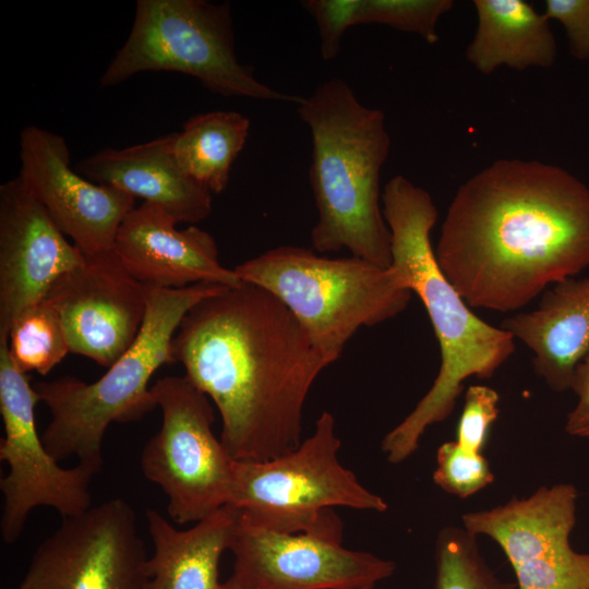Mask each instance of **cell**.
I'll return each instance as SVG.
<instances>
[{"instance_id": "4dcf8cb0", "label": "cell", "mask_w": 589, "mask_h": 589, "mask_svg": "<svg viewBox=\"0 0 589 589\" xmlns=\"http://www.w3.org/2000/svg\"><path fill=\"white\" fill-rule=\"evenodd\" d=\"M224 589H244V588H241L240 586L227 579V581L224 582Z\"/></svg>"}, {"instance_id": "7a4b0ae2", "label": "cell", "mask_w": 589, "mask_h": 589, "mask_svg": "<svg viewBox=\"0 0 589 589\" xmlns=\"http://www.w3.org/2000/svg\"><path fill=\"white\" fill-rule=\"evenodd\" d=\"M171 352L215 404L219 438L239 461L268 460L300 445L306 397L330 364L277 298L247 283L190 309Z\"/></svg>"}, {"instance_id": "ba28073f", "label": "cell", "mask_w": 589, "mask_h": 589, "mask_svg": "<svg viewBox=\"0 0 589 589\" xmlns=\"http://www.w3.org/2000/svg\"><path fill=\"white\" fill-rule=\"evenodd\" d=\"M146 71H173L197 79L225 97L293 103L260 82L239 62L229 2L207 0H137L131 32L107 65L100 87L119 85Z\"/></svg>"}, {"instance_id": "277c9868", "label": "cell", "mask_w": 589, "mask_h": 589, "mask_svg": "<svg viewBox=\"0 0 589 589\" xmlns=\"http://www.w3.org/2000/svg\"><path fill=\"white\" fill-rule=\"evenodd\" d=\"M312 140L309 180L317 220L312 249H346L380 266L392 264V237L383 215L381 171L390 136L384 112L363 105L341 79L321 83L298 105Z\"/></svg>"}, {"instance_id": "4316f807", "label": "cell", "mask_w": 589, "mask_h": 589, "mask_svg": "<svg viewBox=\"0 0 589 589\" xmlns=\"http://www.w3.org/2000/svg\"><path fill=\"white\" fill-rule=\"evenodd\" d=\"M498 401L500 396L492 387L470 386L465 394L454 441L469 452L482 454L490 429L498 416Z\"/></svg>"}, {"instance_id": "3957f363", "label": "cell", "mask_w": 589, "mask_h": 589, "mask_svg": "<svg viewBox=\"0 0 589 589\" xmlns=\"http://www.w3.org/2000/svg\"><path fill=\"white\" fill-rule=\"evenodd\" d=\"M382 208L392 237L390 265L424 305L441 350L432 386L382 440L386 459L400 464L429 426L450 416L468 377L489 378L512 357L515 338L478 317L440 268L431 242L438 214L428 191L397 175L384 187Z\"/></svg>"}, {"instance_id": "9a60e30c", "label": "cell", "mask_w": 589, "mask_h": 589, "mask_svg": "<svg viewBox=\"0 0 589 589\" xmlns=\"http://www.w3.org/2000/svg\"><path fill=\"white\" fill-rule=\"evenodd\" d=\"M20 173L33 196L84 255L113 250L117 231L135 199L92 182L70 166L65 140L28 125L20 134Z\"/></svg>"}, {"instance_id": "603a6c76", "label": "cell", "mask_w": 589, "mask_h": 589, "mask_svg": "<svg viewBox=\"0 0 589 589\" xmlns=\"http://www.w3.org/2000/svg\"><path fill=\"white\" fill-rule=\"evenodd\" d=\"M9 354L24 373L47 375L70 352L60 315L48 299L25 309L13 322Z\"/></svg>"}, {"instance_id": "7402d4cb", "label": "cell", "mask_w": 589, "mask_h": 589, "mask_svg": "<svg viewBox=\"0 0 589 589\" xmlns=\"http://www.w3.org/2000/svg\"><path fill=\"white\" fill-rule=\"evenodd\" d=\"M250 119L232 110L199 113L176 133L173 149L182 169L212 193L227 188L233 161L249 136Z\"/></svg>"}, {"instance_id": "8fae6325", "label": "cell", "mask_w": 589, "mask_h": 589, "mask_svg": "<svg viewBox=\"0 0 589 589\" xmlns=\"http://www.w3.org/2000/svg\"><path fill=\"white\" fill-rule=\"evenodd\" d=\"M148 557L132 506L115 497L62 518L16 589H147Z\"/></svg>"}, {"instance_id": "5b68a950", "label": "cell", "mask_w": 589, "mask_h": 589, "mask_svg": "<svg viewBox=\"0 0 589 589\" xmlns=\"http://www.w3.org/2000/svg\"><path fill=\"white\" fill-rule=\"evenodd\" d=\"M145 287L147 306L140 334L99 380L86 383L63 376L33 383L51 413L41 440L58 462L75 456L79 464L100 471L109 424L139 420L157 407L148 383L160 366L176 363L171 340L183 316L227 288L207 283L180 289Z\"/></svg>"}, {"instance_id": "30bf717a", "label": "cell", "mask_w": 589, "mask_h": 589, "mask_svg": "<svg viewBox=\"0 0 589 589\" xmlns=\"http://www.w3.org/2000/svg\"><path fill=\"white\" fill-rule=\"evenodd\" d=\"M37 402L38 395L27 374L9 354L8 341L0 342V412L4 428L0 459L9 465V473L0 480V531L8 544L19 539L28 514L38 506L52 507L62 518L81 515L92 506L89 483L96 472L82 464L70 469L60 467L37 433Z\"/></svg>"}, {"instance_id": "484cf974", "label": "cell", "mask_w": 589, "mask_h": 589, "mask_svg": "<svg viewBox=\"0 0 589 589\" xmlns=\"http://www.w3.org/2000/svg\"><path fill=\"white\" fill-rule=\"evenodd\" d=\"M493 480L489 461L482 454L469 452L455 441L444 442L437 448L433 481L445 492L466 498Z\"/></svg>"}, {"instance_id": "7c38bea8", "label": "cell", "mask_w": 589, "mask_h": 589, "mask_svg": "<svg viewBox=\"0 0 589 589\" xmlns=\"http://www.w3.org/2000/svg\"><path fill=\"white\" fill-rule=\"evenodd\" d=\"M577 489L569 483L540 486L531 495L461 516L462 527L500 545L517 589H589V553L576 552Z\"/></svg>"}, {"instance_id": "d4e9b609", "label": "cell", "mask_w": 589, "mask_h": 589, "mask_svg": "<svg viewBox=\"0 0 589 589\" xmlns=\"http://www.w3.org/2000/svg\"><path fill=\"white\" fill-rule=\"evenodd\" d=\"M453 7L452 0H359L354 25H385L433 45L438 40L440 19Z\"/></svg>"}, {"instance_id": "6da1fadb", "label": "cell", "mask_w": 589, "mask_h": 589, "mask_svg": "<svg viewBox=\"0 0 589 589\" xmlns=\"http://www.w3.org/2000/svg\"><path fill=\"white\" fill-rule=\"evenodd\" d=\"M434 252L470 308L519 311L589 267V188L558 166L495 160L459 187Z\"/></svg>"}, {"instance_id": "8992f818", "label": "cell", "mask_w": 589, "mask_h": 589, "mask_svg": "<svg viewBox=\"0 0 589 589\" xmlns=\"http://www.w3.org/2000/svg\"><path fill=\"white\" fill-rule=\"evenodd\" d=\"M233 269L242 283L277 298L330 364L361 327L394 318L412 298L392 265L323 256L297 245L267 250Z\"/></svg>"}, {"instance_id": "f1b7e54d", "label": "cell", "mask_w": 589, "mask_h": 589, "mask_svg": "<svg viewBox=\"0 0 589 589\" xmlns=\"http://www.w3.org/2000/svg\"><path fill=\"white\" fill-rule=\"evenodd\" d=\"M543 14L563 25L572 56L589 60V0H546Z\"/></svg>"}, {"instance_id": "9c48e42d", "label": "cell", "mask_w": 589, "mask_h": 589, "mask_svg": "<svg viewBox=\"0 0 589 589\" xmlns=\"http://www.w3.org/2000/svg\"><path fill=\"white\" fill-rule=\"evenodd\" d=\"M151 390L163 421L143 448V474L166 494L173 522H197L229 505L235 459L213 433L211 399L184 375L159 378Z\"/></svg>"}, {"instance_id": "e0dca14e", "label": "cell", "mask_w": 589, "mask_h": 589, "mask_svg": "<svg viewBox=\"0 0 589 589\" xmlns=\"http://www.w3.org/2000/svg\"><path fill=\"white\" fill-rule=\"evenodd\" d=\"M177 224L164 208L146 202L124 217L113 251L132 277L160 289L242 284L235 269L220 264L211 233L194 225L180 230Z\"/></svg>"}, {"instance_id": "44dd1931", "label": "cell", "mask_w": 589, "mask_h": 589, "mask_svg": "<svg viewBox=\"0 0 589 589\" xmlns=\"http://www.w3.org/2000/svg\"><path fill=\"white\" fill-rule=\"evenodd\" d=\"M473 7L477 28L466 58L479 72L546 69L554 63L555 38L543 12L524 0H474Z\"/></svg>"}, {"instance_id": "ffe728a7", "label": "cell", "mask_w": 589, "mask_h": 589, "mask_svg": "<svg viewBox=\"0 0 589 589\" xmlns=\"http://www.w3.org/2000/svg\"><path fill=\"white\" fill-rule=\"evenodd\" d=\"M154 552L148 557L147 589H224L219 562L229 550L238 512L225 505L187 530L147 508Z\"/></svg>"}, {"instance_id": "4fadbf2b", "label": "cell", "mask_w": 589, "mask_h": 589, "mask_svg": "<svg viewBox=\"0 0 589 589\" xmlns=\"http://www.w3.org/2000/svg\"><path fill=\"white\" fill-rule=\"evenodd\" d=\"M228 578L244 589H373L395 572L393 561L353 551L341 540L254 527L238 514Z\"/></svg>"}, {"instance_id": "5bb4252c", "label": "cell", "mask_w": 589, "mask_h": 589, "mask_svg": "<svg viewBox=\"0 0 589 589\" xmlns=\"http://www.w3.org/2000/svg\"><path fill=\"white\" fill-rule=\"evenodd\" d=\"M48 299L58 311L70 352L112 365L136 340L146 314V287L113 250L85 255L62 275Z\"/></svg>"}, {"instance_id": "52a82bcc", "label": "cell", "mask_w": 589, "mask_h": 589, "mask_svg": "<svg viewBox=\"0 0 589 589\" xmlns=\"http://www.w3.org/2000/svg\"><path fill=\"white\" fill-rule=\"evenodd\" d=\"M340 447L335 419L324 411L314 433L296 449L264 461L235 460L229 505L257 528L341 540L342 525L333 507L384 513L388 504L341 465Z\"/></svg>"}, {"instance_id": "2e32d148", "label": "cell", "mask_w": 589, "mask_h": 589, "mask_svg": "<svg viewBox=\"0 0 589 589\" xmlns=\"http://www.w3.org/2000/svg\"><path fill=\"white\" fill-rule=\"evenodd\" d=\"M85 255L69 242L17 176L0 185V342Z\"/></svg>"}, {"instance_id": "83f0119b", "label": "cell", "mask_w": 589, "mask_h": 589, "mask_svg": "<svg viewBox=\"0 0 589 589\" xmlns=\"http://www.w3.org/2000/svg\"><path fill=\"white\" fill-rule=\"evenodd\" d=\"M359 0H306L301 4L315 20L324 60L335 59L346 31L354 25Z\"/></svg>"}, {"instance_id": "f546056e", "label": "cell", "mask_w": 589, "mask_h": 589, "mask_svg": "<svg viewBox=\"0 0 589 589\" xmlns=\"http://www.w3.org/2000/svg\"><path fill=\"white\" fill-rule=\"evenodd\" d=\"M569 389L577 400L566 417L565 432L589 441V351L577 364Z\"/></svg>"}, {"instance_id": "d6986e66", "label": "cell", "mask_w": 589, "mask_h": 589, "mask_svg": "<svg viewBox=\"0 0 589 589\" xmlns=\"http://www.w3.org/2000/svg\"><path fill=\"white\" fill-rule=\"evenodd\" d=\"M501 327L533 353V369L552 390H568L589 351V277L550 287L536 309L505 318Z\"/></svg>"}, {"instance_id": "cb8c5ba5", "label": "cell", "mask_w": 589, "mask_h": 589, "mask_svg": "<svg viewBox=\"0 0 589 589\" xmlns=\"http://www.w3.org/2000/svg\"><path fill=\"white\" fill-rule=\"evenodd\" d=\"M435 589H517L496 576L483 558L477 536L464 527L442 529L435 542Z\"/></svg>"}, {"instance_id": "ac0fdd59", "label": "cell", "mask_w": 589, "mask_h": 589, "mask_svg": "<svg viewBox=\"0 0 589 589\" xmlns=\"http://www.w3.org/2000/svg\"><path fill=\"white\" fill-rule=\"evenodd\" d=\"M176 133L125 148H104L75 170L94 183L113 187L157 205L177 223L194 225L212 212V192L189 176L173 149Z\"/></svg>"}]
</instances>
